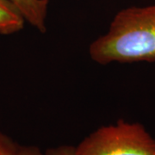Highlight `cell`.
Returning a JSON list of instances; mask_svg holds the SVG:
<instances>
[{
  "label": "cell",
  "instance_id": "obj_5",
  "mask_svg": "<svg viewBox=\"0 0 155 155\" xmlns=\"http://www.w3.org/2000/svg\"><path fill=\"white\" fill-rule=\"evenodd\" d=\"M5 155H76L75 147L60 146L48 148L44 153L35 147H21L10 141Z\"/></svg>",
  "mask_w": 155,
  "mask_h": 155
},
{
  "label": "cell",
  "instance_id": "obj_6",
  "mask_svg": "<svg viewBox=\"0 0 155 155\" xmlns=\"http://www.w3.org/2000/svg\"><path fill=\"white\" fill-rule=\"evenodd\" d=\"M2 149H3V135L0 134V154L2 153Z\"/></svg>",
  "mask_w": 155,
  "mask_h": 155
},
{
  "label": "cell",
  "instance_id": "obj_3",
  "mask_svg": "<svg viewBox=\"0 0 155 155\" xmlns=\"http://www.w3.org/2000/svg\"><path fill=\"white\" fill-rule=\"evenodd\" d=\"M22 13L25 22L41 32L47 29L48 7L49 0H11Z\"/></svg>",
  "mask_w": 155,
  "mask_h": 155
},
{
  "label": "cell",
  "instance_id": "obj_4",
  "mask_svg": "<svg viewBox=\"0 0 155 155\" xmlns=\"http://www.w3.org/2000/svg\"><path fill=\"white\" fill-rule=\"evenodd\" d=\"M25 22L22 13L11 0H0V34L18 32Z\"/></svg>",
  "mask_w": 155,
  "mask_h": 155
},
{
  "label": "cell",
  "instance_id": "obj_1",
  "mask_svg": "<svg viewBox=\"0 0 155 155\" xmlns=\"http://www.w3.org/2000/svg\"><path fill=\"white\" fill-rule=\"evenodd\" d=\"M89 53L100 65L155 61V5L119 11L108 32L91 44Z\"/></svg>",
  "mask_w": 155,
  "mask_h": 155
},
{
  "label": "cell",
  "instance_id": "obj_2",
  "mask_svg": "<svg viewBox=\"0 0 155 155\" xmlns=\"http://www.w3.org/2000/svg\"><path fill=\"white\" fill-rule=\"evenodd\" d=\"M76 155H155V138L138 122L98 127L75 147Z\"/></svg>",
  "mask_w": 155,
  "mask_h": 155
}]
</instances>
